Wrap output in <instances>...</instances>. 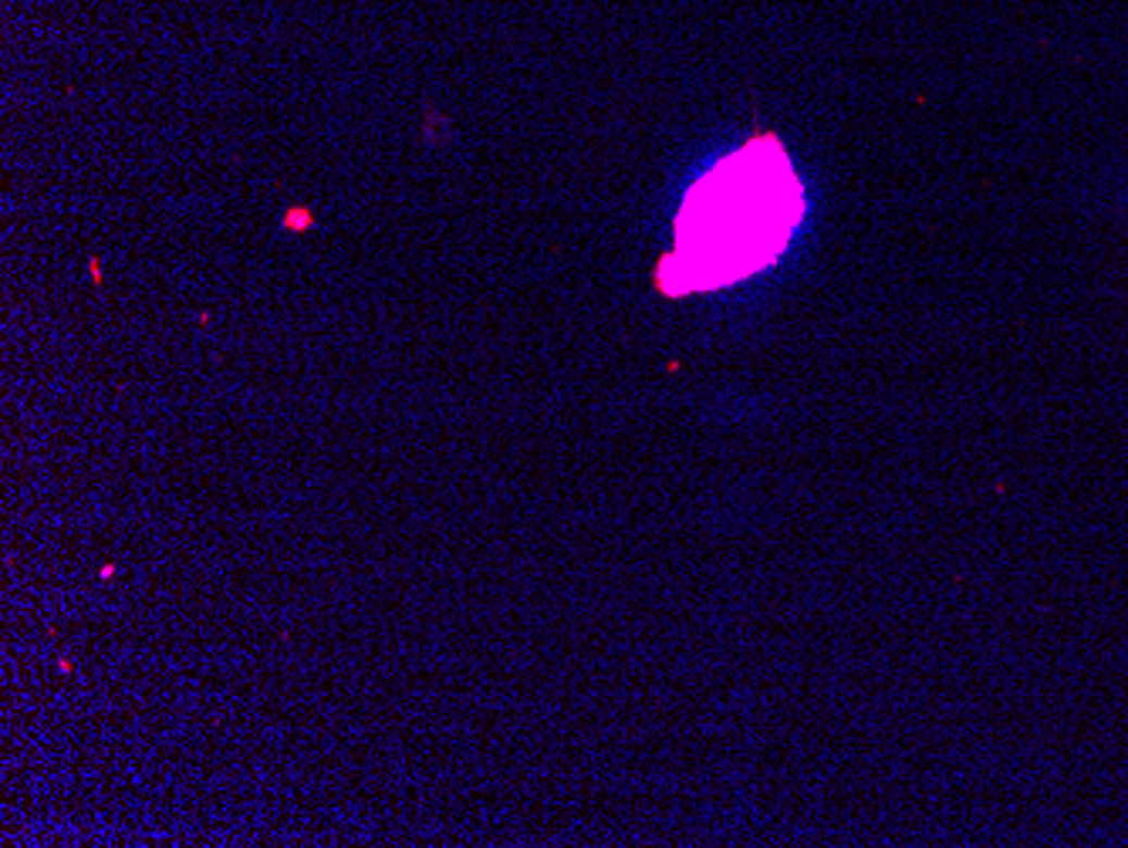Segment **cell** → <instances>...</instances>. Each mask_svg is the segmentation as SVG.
<instances>
[{"label":"cell","mask_w":1128,"mask_h":848,"mask_svg":"<svg viewBox=\"0 0 1128 848\" xmlns=\"http://www.w3.org/2000/svg\"><path fill=\"white\" fill-rule=\"evenodd\" d=\"M804 190L770 136L750 139L693 183L676 216V240L660 264L669 295L713 291L757 274L788 247Z\"/></svg>","instance_id":"cell-1"}]
</instances>
